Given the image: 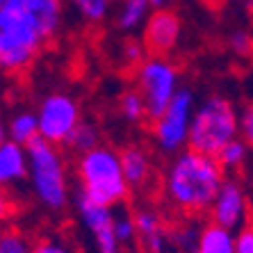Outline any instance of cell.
<instances>
[{"label":"cell","instance_id":"17","mask_svg":"<svg viewBox=\"0 0 253 253\" xmlns=\"http://www.w3.org/2000/svg\"><path fill=\"white\" fill-rule=\"evenodd\" d=\"M9 135H12V141L18 144V146H25L28 141H32L37 135H39V121L32 112H21L12 119L9 124Z\"/></svg>","mask_w":253,"mask_h":253},{"label":"cell","instance_id":"2","mask_svg":"<svg viewBox=\"0 0 253 253\" xmlns=\"http://www.w3.org/2000/svg\"><path fill=\"white\" fill-rule=\"evenodd\" d=\"M46 46L25 0H0V73L23 76Z\"/></svg>","mask_w":253,"mask_h":253},{"label":"cell","instance_id":"4","mask_svg":"<svg viewBox=\"0 0 253 253\" xmlns=\"http://www.w3.org/2000/svg\"><path fill=\"white\" fill-rule=\"evenodd\" d=\"M237 114L224 96H208L189 121L187 146L201 155H214L237 137Z\"/></svg>","mask_w":253,"mask_h":253},{"label":"cell","instance_id":"31","mask_svg":"<svg viewBox=\"0 0 253 253\" xmlns=\"http://www.w3.org/2000/svg\"><path fill=\"white\" fill-rule=\"evenodd\" d=\"M2 141H7V139H5V126L0 121V144H2Z\"/></svg>","mask_w":253,"mask_h":253},{"label":"cell","instance_id":"12","mask_svg":"<svg viewBox=\"0 0 253 253\" xmlns=\"http://www.w3.org/2000/svg\"><path fill=\"white\" fill-rule=\"evenodd\" d=\"M119 162H121V171H124L126 185L130 189H141L146 187L148 178H151V160L148 153L141 146H130L119 151Z\"/></svg>","mask_w":253,"mask_h":253},{"label":"cell","instance_id":"29","mask_svg":"<svg viewBox=\"0 0 253 253\" xmlns=\"http://www.w3.org/2000/svg\"><path fill=\"white\" fill-rule=\"evenodd\" d=\"M12 208H14V201L9 199V196L2 192V187H0V224L5 221L7 217H9V212H12Z\"/></svg>","mask_w":253,"mask_h":253},{"label":"cell","instance_id":"21","mask_svg":"<svg viewBox=\"0 0 253 253\" xmlns=\"http://www.w3.org/2000/svg\"><path fill=\"white\" fill-rule=\"evenodd\" d=\"M121 114H124L128 121H146V105H144V98L137 89H130L121 96Z\"/></svg>","mask_w":253,"mask_h":253},{"label":"cell","instance_id":"28","mask_svg":"<svg viewBox=\"0 0 253 253\" xmlns=\"http://www.w3.org/2000/svg\"><path fill=\"white\" fill-rule=\"evenodd\" d=\"M240 130H242V137H244V144L253 148V103L244 110L242 114V121H240Z\"/></svg>","mask_w":253,"mask_h":253},{"label":"cell","instance_id":"33","mask_svg":"<svg viewBox=\"0 0 253 253\" xmlns=\"http://www.w3.org/2000/svg\"><path fill=\"white\" fill-rule=\"evenodd\" d=\"M247 2H253V0H247Z\"/></svg>","mask_w":253,"mask_h":253},{"label":"cell","instance_id":"23","mask_svg":"<svg viewBox=\"0 0 253 253\" xmlns=\"http://www.w3.org/2000/svg\"><path fill=\"white\" fill-rule=\"evenodd\" d=\"M73 5L80 9L87 21L91 23H98L107 16V9H110V0H73Z\"/></svg>","mask_w":253,"mask_h":253},{"label":"cell","instance_id":"19","mask_svg":"<svg viewBox=\"0 0 253 253\" xmlns=\"http://www.w3.org/2000/svg\"><path fill=\"white\" fill-rule=\"evenodd\" d=\"M151 0H124L121 12H119V28L121 30H132L139 25V21L146 16Z\"/></svg>","mask_w":253,"mask_h":253},{"label":"cell","instance_id":"15","mask_svg":"<svg viewBox=\"0 0 253 253\" xmlns=\"http://www.w3.org/2000/svg\"><path fill=\"white\" fill-rule=\"evenodd\" d=\"M28 176V155L25 146H18L14 141L0 144V187L23 180Z\"/></svg>","mask_w":253,"mask_h":253},{"label":"cell","instance_id":"30","mask_svg":"<svg viewBox=\"0 0 253 253\" xmlns=\"http://www.w3.org/2000/svg\"><path fill=\"white\" fill-rule=\"evenodd\" d=\"M203 5L208 7V9H212V12H219V9H224L226 0H201Z\"/></svg>","mask_w":253,"mask_h":253},{"label":"cell","instance_id":"13","mask_svg":"<svg viewBox=\"0 0 253 253\" xmlns=\"http://www.w3.org/2000/svg\"><path fill=\"white\" fill-rule=\"evenodd\" d=\"M25 9L35 21L43 42L50 43L57 37L62 23V0H25Z\"/></svg>","mask_w":253,"mask_h":253},{"label":"cell","instance_id":"18","mask_svg":"<svg viewBox=\"0 0 253 253\" xmlns=\"http://www.w3.org/2000/svg\"><path fill=\"white\" fill-rule=\"evenodd\" d=\"M98 139L100 137H98L96 126L80 121L76 128L71 130V135L66 137L64 146H69L71 151H78V153H87V151H91V148L98 146Z\"/></svg>","mask_w":253,"mask_h":253},{"label":"cell","instance_id":"11","mask_svg":"<svg viewBox=\"0 0 253 253\" xmlns=\"http://www.w3.org/2000/svg\"><path fill=\"white\" fill-rule=\"evenodd\" d=\"M247 196L235 180H224L219 194L212 203V221L233 230L235 226L247 224Z\"/></svg>","mask_w":253,"mask_h":253},{"label":"cell","instance_id":"24","mask_svg":"<svg viewBox=\"0 0 253 253\" xmlns=\"http://www.w3.org/2000/svg\"><path fill=\"white\" fill-rule=\"evenodd\" d=\"M114 237H117V242L121 244V247L137 240L132 217H119V219H114Z\"/></svg>","mask_w":253,"mask_h":253},{"label":"cell","instance_id":"10","mask_svg":"<svg viewBox=\"0 0 253 253\" xmlns=\"http://www.w3.org/2000/svg\"><path fill=\"white\" fill-rule=\"evenodd\" d=\"M78 210H80L84 226L96 237L98 253H121V244L114 237V217L110 208L98 206L84 196H78Z\"/></svg>","mask_w":253,"mask_h":253},{"label":"cell","instance_id":"32","mask_svg":"<svg viewBox=\"0 0 253 253\" xmlns=\"http://www.w3.org/2000/svg\"><path fill=\"white\" fill-rule=\"evenodd\" d=\"M165 2L167 0H151V5H155V7H165Z\"/></svg>","mask_w":253,"mask_h":253},{"label":"cell","instance_id":"6","mask_svg":"<svg viewBox=\"0 0 253 253\" xmlns=\"http://www.w3.org/2000/svg\"><path fill=\"white\" fill-rule=\"evenodd\" d=\"M137 84L146 105V121L153 124L167 110L169 100L178 89V69L165 57H151L137 69Z\"/></svg>","mask_w":253,"mask_h":253},{"label":"cell","instance_id":"27","mask_svg":"<svg viewBox=\"0 0 253 253\" xmlns=\"http://www.w3.org/2000/svg\"><path fill=\"white\" fill-rule=\"evenodd\" d=\"M235 253H253V221L244 224L235 237Z\"/></svg>","mask_w":253,"mask_h":253},{"label":"cell","instance_id":"16","mask_svg":"<svg viewBox=\"0 0 253 253\" xmlns=\"http://www.w3.org/2000/svg\"><path fill=\"white\" fill-rule=\"evenodd\" d=\"M196 253H235V237L228 228L210 221L196 240Z\"/></svg>","mask_w":253,"mask_h":253},{"label":"cell","instance_id":"20","mask_svg":"<svg viewBox=\"0 0 253 253\" xmlns=\"http://www.w3.org/2000/svg\"><path fill=\"white\" fill-rule=\"evenodd\" d=\"M247 148L249 146L242 139H233L230 144H226V146L214 155V160H217V165L221 167V169H237V167H242L244 160H247Z\"/></svg>","mask_w":253,"mask_h":253},{"label":"cell","instance_id":"9","mask_svg":"<svg viewBox=\"0 0 253 253\" xmlns=\"http://www.w3.org/2000/svg\"><path fill=\"white\" fill-rule=\"evenodd\" d=\"M180 25V14L173 7H158L144 25V53L148 57H167L178 43Z\"/></svg>","mask_w":253,"mask_h":253},{"label":"cell","instance_id":"26","mask_svg":"<svg viewBox=\"0 0 253 253\" xmlns=\"http://www.w3.org/2000/svg\"><path fill=\"white\" fill-rule=\"evenodd\" d=\"M230 48L235 50V55H242V57H247V55L253 53V37L249 32H233L230 37Z\"/></svg>","mask_w":253,"mask_h":253},{"label":"cell","instance_id":"14","mask_svg":"<svg viewBox=\"0 0 253 253\" xmlns=\"http://www.w3.org/2000/svg\"><path fill=\"white\" fill-rule=\"evenodd\" d=\"M132 224H135V233L141 242V249L144 253H162L167 244L165 237V226L160 221V217L153 210H139L132 217Z\"/></svg>","mask_w":253,"mask_h":253},{"label":"cell","instance_id":"5","mask_svg":"<svg viewBox=\"0 0 253 253\" xmlns=\"http://www.w3.org/2000/svg\"><path fill=\"white\" fill-rule=\"evenodd\" d=\"M28 155V169L32 176L37 199L50 210H64L69 201V185H66V169L59 151L37 135L32 141L25 144Z\"/></svg>","mask_w":253,"mask_h":253},{"label":"cell","instance_id":"1","mask_svg":"<svg viewBox=\"0 0 253 253\" xmlns=\"http://www.w3.org/2000/svg\"><path fill=\"white\" fill-rule=\"evenodd\" d=\"M217 160L210 155H201L194 151H185L171 165L167 176V189L173 206L185 214L196 217L210 210L224 183V173Z\"/></svg>","mask_w":253,"mask_h":253},{"label":"cell","instance_id":"25","mask_svg":"<svg viewBox=\"0 0 253 253\" xmlns=\"http://www.w3.org/2000/svg\"><path fill=\"white\" fill-rule=\"evenodd\" d=\"M30 253H69L53 237H35L30 242Z\"/></svg>","mask_w":253,"mask_h":253},{"label":"cell","instance_id":"3","mask_svg":"<svg viewBox=\"0 0 253 253\" xmlns=\"http://www.w3.org/2000/svg\"><path fill=\"white\" fill-rule=\"evenodd\" d=\"M78 176H80V196L94 201L98 206H117L128 199L130 187L126 185L119 153L107 146H96L80 155L78 160Z\"/></svg>","mask_w":253,"mask_h":253},{"label":"cell","instance_id":"22","mask_svg":"<svg viewBox=\"0 0 253 253\" xmlns=\"http://www.w3.org/2000/svg\"><path fill=\"white\" fill-rule=\"evenodd\" d=\"M0 253H30L28 237L18 228H5L0 233Z\"/></svg>","mask_w":253,"mask_h":253},{"label":"cell","instance_id":"7","mask_svg":"<svg viewBox=\"0 0 253 253\" xmlns=\"http://www.w3.org/2000/svg\"><path fill=\"white\" fill-rule=\"evenodd\" d=\"M192 105H194V96L189 89H176L173 98L158 119H155L151 128L158 139L160 148L167 153H173L187 141V130L192 121Z\"/></svg>","mask_w":253,"mask_h":253},{"label":"cell","instance_id":"8","mask_svg":"<svg viewBox=\"0 0 253 253\" xmlns=\"http://www.w3.org/2000/svg\"><path fill=\"white\" fill-rule=\"evenodd\" d=\"M39 137L50 144H64L71 130L80 124V107L71 96L50 94L39 105Z\"/></svg>","mask_w":253,"mask_h":253}]
</instances>
